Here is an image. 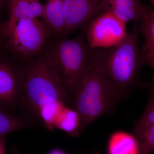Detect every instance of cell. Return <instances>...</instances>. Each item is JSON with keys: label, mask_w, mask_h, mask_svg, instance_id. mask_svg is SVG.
<instances>
[{"label": "cell", "mask_w": 154, "mask_h": 154, "mask_svg": "<svg viewBox=\"0 0 154 154\" xmlns=\"http://www.w3.org/2000/svg\"><path fill=\"white\" fill-rule=\"evenodd\" d=\"M68 107H72L68 94L53 72L45 55L25 68L21 114L51 131Z\"/></svg>", "instance_id": "6da1fadb"}, {"label": "cell", "mask_w": 154, "mask_h": 154, "mask_svg": "<svg viewBox=\"0 0 154 154\" xmlns=\"http://www.w3.org/2000/svg\"><path fill=\"white\" fill-rule=\"evenodd\" d=\"M138 23L118 45L92 49L91 60L115 90L120 100L130 95L136 86L143 64L139 48Z\"/></svg>", "instance_id": "7a4b0ae2"}, {"label": "cell", "mask_w": 154, "mask_h": 154, "mask_svg": "<svg viewBox=\"0 0 154 154\" xmlns=\"http://www.w3.org/2000/svg\"><path fill=\"white\" fill-rule=\"evenodd\" d=\"M120 100L113 87L91 60L71 100L72 107L80 116V134L101 116L113 113Z\"/></svg>", "instance_id": "3957f363"}, {"label": "cell", "mask_w": 154, "mask_h": 154, "mask_svg": "<svg viewBox=\"0 0 154 154\" xmlns=\"http://www.w3.org/2000/svg\"><path fill=\"white\" fill-rule=\"evenodd\" d=\"M92 51L87 41L77 38L60 40L45 55L71 102L79 82L91 63Z\"/></svg>", "instance_id": "277c9868"}, {"label": "cell", "mask_w": 154, "mask_h": 154, "mask_svg": "<svg viewBox=\"0 0 154 154\" xmlns=\"http://www.w3.org/2000/svg\"><path fill=\"white\" fill-rule=\"evenodd\" d=\"M1 29L7 49L20 58L31 57L40 52L48 34L44 23L35 18L20 19Z\"/></svg>", "instance_id": "5b68a950"}, {"label": "cell", "mask_w": 154, "mask_h": 154, "mask_svg": "<svg viewBox=\"0 0 154 154\" xmlns=\"http://www.w3.org/2000/svg\"><path fill=\"white\" fill-rule=\"evenodd\" d=\"M128 33L126 23L106 11L88 23L85 38L91 49L108 48L122 42Z\"/></svg>", "instance_id": "8992f818"}, {"label": "cell", "mask_w": 154, "mask_h": 154, "mask_svg": "<svg viewBox=\"0 0 154 154\" xmlns=\"http://www.w3.org/2000/svg\"><path fill=\"white\" fill-rule=\"evenodd\" d=\"M25 68L0 58V108L21 114Z\"/></svg>", "instance_id": "52a82bcc"}, {"label": "cell", "mask_w": 154, "mask_h": 154, "mask_svg": "<svg viewBox=\"0 0 154 154\" xmlns=\"http://www.w3.org/2000/svg\"><path fill=\"white\" fill-rule=\"evenodd\" d=\"M105 11L103 4L96 3L94 0H64L65 32H71L88 24Z\"/></svg>", "instance_id": "ba28073f"}, {"label": "cell", "mask_w": 154, "mask_h": 154, "mask_svg": "<svg viewBox=\"0 0 154 154\" xmlns=\"http://www.w3.org/2000/svg\"><path fill=\"white\" fill-rule=\"evenodd\" d=\"M106 11H109L122 22L142 21L150 13L140 0H106L104 4Z\"/></svg>", "instance_id": "9c48e42d"}, {"label": "cell", "mask_w": 154, "mask_h": 154, "mask_svg": "<svg viewBox=\"0 0 154 154\" xmlns=\"http://www.w3.org/2000/svg\"><path fill=\"white\" fill-rule=\"evenodd\" d=\"M10 8L8 19L3 26L7 27L20 19L42 18L44 6L38 0H8Z\"/></svg>", "instance_id": "30bf717a"}, {"label": "cell", "mask_w": 154, "mask_h": 154, "mask_svg": "<svg viewBox=\"0 0 154 154\" xmlns=\"http://www.w3.org/2000/svg\"><path fill=\"white\" fill-rule=\"evenodd\" d=\"M64 0H49L44 6L42 18L48 30L54 33H65Z\"/></svg>", "instance_id": "8fae6325"}, {"label": "cell", "mask_w": 154, "mask_h": 154, "mask_svg": "<svg viewBox=\"0 0 154 154\" xmlns=\"http://www.w3.org/2000/svg\"><path fill=\"white\" fill-rule=\"evenodd\" d=\"M38 127L35 121L23 114L11 113L0 108V135Z\"/></svg>", "instance_id": "7c38bea8"}, {"label": "cell", "mask_w": 154, "mask_h": 154, "mask_svg": "<svg viewBox=\"0 0 154 154\" xmlns=\"http://www.w3.org/2000/svg\"><path fill=\"white\" fill-rule=\"evenodd\" d=\"M108 149L110 154H138L137 143L133 135L123 132L112 135Z\"/></svg>", "instance_id": "4fadbf2b"}, {"label": "cell", "mask_w": 154, "mask_h": 154, "mask_svg": "<svg viewBox=\"0 0 154 154\" xmlns=\"http://www.w3.org/2000/svg\"><path fill=\"white\" fill-rule=\"evenodd\" d=\"M133 135L137 143L138 154H151L154 151V125H135Z\"/></svg>", "instance_id": "5bb4252c"}, {"label": "cell", "mask_w": 154, "mask_h": 154, "mask_svg": "<svg viewBox=\"0 0 154 154\" xmlns=\"http://www.w3.org/2000/svg\"><path fill=\"white\" fill-rule=\"evenodd\" d=\"M80 118L78 112L72 107L64 110L57 122L56 129L60 130L72 137H79L80 132Z\"/></svg>", "instance_id": "9a60e30c"}, {"label": "cell", "mask_w": 154, "mask_h": 154, "mask_svg": "<svg viewBox=\"0 0 154 154\" xmlns=\"http://www.w3.org/2000/svg\"><path fill=\"white\" fill-rule=\"evenodd\" d=\"M141 22V30L145 39L142 48L154 53V9Z\"/></svg>", "instance_id": "2e32d148"}, {"label": "cell", "mask_w": 154, "mask_h": 154, "mask_svg": "<svg viewBox=\"0 0 154 154\" xmlns=\"http://www.w3.org/2000/svg\"><path fill=\"white\" fill-rule=\"evenodd\" d=\"M154 125V82L150 87L148 101L144 111L135 125Z\"/></svg>", "instance_id": "e0dca14e"}, {"label": "cell", "mask_w": 154, "mask_h": 154, "mask_svg": "<svg viewBox=\"0 0 154 154\" xmlns=\"http://www.w3.org/2000/svg\"><path fill=\"white\" fill-rule=\"evenodd\" d=\"M140 52L143 64L148 65L154 70V53L143 48Z\"/></svg>", "instance_id": "ac0fdd59"}, {"label": "cell", "mask_w": 154, "mask_h": 154, "mask_svg": "<svg viewBox=\"0 0 154 154\" xmlns=\"http://www.w3.org/2000/svg\"><path fill=\"white\" fill-rule=\"evenodd\" d=\"M7 135L8 134L0 135V154H5Z\"/></svg>", "instance_id": "d6986e66"}, {"label": "cell", "mask_w": 154, "mask_h": 154, "mask_svg": "<svg viewBox=\"0 0 154 154\" xmlns=\"http://www.w3.org/2000/svg\"><path fill=\"white\" fill-rule=\"evenodd\" d=\"M48 154H66L64 152L58 149H55L50 152Z\"/></svg>", "instance_id": "ffe728a7"}, {"label": "cell", "mask_w": 154, "mask_h": 154, "mask_svg": "<svg viewBox=\"0 0 154 154\" xmlns=\"http://www.w3.org/2000/svg\"><path fill=\"white\" fill-rule=\"evenodd\" d=\"M11 151L14 154H21L18 151L16 146H12V147H11Z\"/></svg>", "instance_id": "44dd1931"}, {"label": "cell", "mask_w": 154, "mask_h": 154, "mask_svg": "<svg viewBox=\"0 0 154 154\" xmlns=\"http://www.w3.org/2000/svg\"><path fill=\"white\" fill-rule=\"evenodd\" d=\"M96 3L98 4H104L106 2V0H94Z\"/></svg>", "instance_id": "7402d4cb"}, {"label": "cell", "mask_w": 154, "mask_h": 154, "mask_svg": "<svg viewBox=\"0 0 154 154\" xmlns=\"http://www.w3.org/2000/svg\"><path fill=\"white\" fill-rule=\"evenodd\" d=\"M6 2H8V0H0V7L3 6Z\"/></svg>", "instance_id": "603a6c76"}, {"label": "cell", "mask_w": 154, "mask_h": 154, "mask_svg": "<svg viewBox=\"0 0 154 154\" xmlns=\"http://www.w3.org/2000/svg\"><path fill=\"white\" fill-rule=\"evenodd\" d=\"M92 154H102L101 153L99 152L96 151L94 152Z\"/></svg>", "instance_id": "cb8c5ba5"}, {"label": "cell", "mask_w": 154, "mask_h": 154, "mask_svg": "<svg viewBox=\"0 0 154 154\" xmlns=\"http://www.w3.org/2000/svg\"><path fill=\"white\" fill-rule=\"evenodd\" d=\"M1 27H0V34H1V35H2V30H1Z\"/></svg>", "instance_id": "d4e9b609"}]
</instances>
